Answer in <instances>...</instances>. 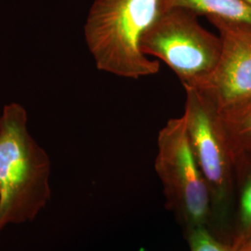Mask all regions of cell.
Listing matches in <instances>:
<instances>
[{"instance_id":"7a4b0ae2","label":"cell","mask_w":251,"mask_h":251,"mask_svg":"<svg viewBox=\"0 0 251 251\" xmlns=\"http://www.w3.org/2000/svg\"><path fill=\"white\" fill-rule=\"evenodd\" d=\"M164 12V0H95L84 35L96 67L131 79L159 72V63L144 54L141 41Z\"/></svg>"},{"instance_id":"7c38bea8","label":"cell","mask_w":251,"mask_h":251,"mask_svg":"<svg viewBox=\"0 0 251 251\" xmlns=\"http://www.w3.org/2000/svg\"><path fill=\"white\" fill-rule=\"evenodd\" d=\"M248 1H249V2H250V3L251 4V0H248Z\"/></svg>"},{"instance_id":"277c9868","label":"cell","mask_w":251,"mask_h":251,"mask_svg":"<svg viewBox=\"0 0 251 251\" xmlns=\"http://www.w3.org/2000/svg\"><path fill=\"white\" fill-rule=\"evenodd\" d=\"M184 90L183 117L196 160L206 183L216 189L225 188L234 149L222 114L204 91L194 88Z\"/></svg>"},{"instance_id":"9c48e42d","label":"cell","mask_w":251,"mask_h":251,"mask_svg":"<svg viewBox=\"0 0 251 251\" xmlns=\"http://www.w3.org/2000/svg\"><path fill=\"white\" fill-rule=\"evenodd\" d=\"M191 246L192 251H230L204 229H198L193 233Z\"/></svg>"},{"instance_id":"30bf717a","label":"cell","mask_w":251,"mask_h":251,"mask_svg":"<svg viewBox=\"0 0 251 251\" xmlns=\"http://www.w3.org/2000/svg\"><path fill=\"white\" fill-rule=\"evenodd\" d=\"M241 220L246 228L251 227V174L248 177L241 195Z\"/></svg>"},{"instance_id":"8992f818","label":"cell","mask_w":251,"mask_h":251,"mask_svg":"<svg viewBox=\"0 0 251 251\" xmlns=\"http://www.w3.org/2000/svg\"><path fill=\"white\" fill-rule=\"evenodd\" d=\"M157 168L179 189L192 219L202 221L208 206L206 181L192 150L183 116L171 119L160 131Z\"/></svg>"},{"instance_id":"8fae6325","label":"cell","mask_w":251,"mask_h":251,"mask_svg":"<svg viewBox=\"0 0 251 251\" xmlns=\"http://www.w3.org/2000/svg\"><path fill=\"white\" fill-rule=\"evenodd\" d=\"M240 251H251V241L248 243V244H246L240 250Z\"/></svg>"},{"instance_id":"6da1fadb","label":"cell","mask_w":251,"mask_h":251,"mask_svg":"<svg viewBox=\"0 0 251 251\" xmlns=\"http://www.w3.org/2000/svg\"><path fill=\"white\" fill-rule=\"evenodd\" d=\"M26 110L11 102L0 116V233L32 222L51 197V163L27 127Z\"/></svg>"},{"instance_id":"5b68a950","label":"cell","mask_w":251,"mask_h":251,"mask_svg":"<svg viewBox=\"0 0 251 251\" xmlns=\"http://www.w3.org/2000/svg\"><path fill=\"white\" fill-rule=\"evenodd\" d=\"M219 31L222 52L215 70L198 90L206 93L220 113L251 100V27L208 17Z\"/></svg>"},{"instance_id":"ba28073f","label":"cell","mask_w":251,"mask_h":251,"mask_svg":"<svg viewBox=\"0 0 251 251\" xmlns=\"http://www.w3.org/2000/svg\"><path fill=\"white\" fill-rule=\"evenodd\" d=\"M221 114L233 149H251V100Z\"/></svg>"},{"instance_id":"3957f363","label":"cell","mask_w":251,"mask_h":251,"mask_svg":"<svg viewBox=\"0 0 251 251\" xmlns=\"http://www.w3.org/2000/svg\"><path fill=\"white\" fill-rule=\"evenodd\" d=\"M141 50L166 63L184 89H201L215 70L222 40L199 24L198 14L176 8L165 11L145 32Z\"/></svg>"},{"instance_id":"52a82bcc","label":"cell","mask_w":251,"mask_h":251,"mask_svg":"<svg viewBox=\"0 0 251 251\" xmlns=\"http://www.w3.org/2000/svg\"><path fill=\"white\" fill-rule=\"evenodd\" d=\"M176 8L251 27V4L248 0H164L165 11Z\"/></svg>"}]
</instances>
